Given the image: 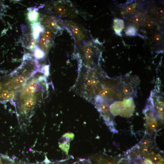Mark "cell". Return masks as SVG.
<instances>
[{"instance_id":"6da1fadb","label":"cell","mask_w":164,"mask_h":164,"mask_svg":"<svg viewBox=\"0 0 164 164\" xmlns=\"http://www.w3.org/2000/svg\"><path fill=\"white\" fill-rule=\"evenodd\" d=\"M78 71L77 78L71 89L92 103L106 74L99 67L91 68L83 66H78Z\"/></svg>"},{"instance_id":"7a4b0ae2","label":"cell","mask_w":164,"mask_h":164,"mask_svg":"<svg viewBox=\"0 0 164 164\" xmlns=\"http://www.w3.org/2000/svg\"><path fill=\"white\" fill-rule=\"evenodd\" d=\"M97 40L88 41L85 40L78 43L74 56L78 62V66L91 68L99 67L100 54L96 43Z\"/></svg>"},{"instance_id":"3957f363","label":"cell","mask_w":164,"mask_h":164,"mask_svg":"<svg viewBox=\"0 0 164 164\" xmlns=\"http://www.w3.org/2000/svg\"><path fill=\"white\" fill-rule=\"evenodd\" d=\"M140 82L139 78L135 75L127 74L119 77V86L122 97H136Z\"/></svg>"},{"instance_id":"277c9868","label":"cell","mask_w":164,"mask_h":164,"mask_svg":"<svg viewBox=\"0 0 164 164\" xmlns=\"http://www.w3.org/2000/svg\"><path fill=\"white\" fill-rule=\"evenodd\" d=\"M109 111L112 116H119L129 118L134 113L135 105L133 97L126 98L109 103Z\"/></svg>"},{"instance_id":"5b68a950","label":"cell","mask_w":164,"mask_h":164,"mask_svg":"<svg viewBox=\"0 0 164 164\" xmlns=\"http://www.w3.org/2000/svg\"><path fill=\"white\" fill-rule=\"evenodd\" d=\"M97 108L103 119L105 124L109 127L113 133L117 132L115 128L114 118L109 110V105L108 100L99 95L94 98L92 103Z\"/></svg>"},{"instance_id":"8992f818","label":"cell","mask_w":164,"mask_h":164,"mask_svg":"<svg viewBox=\"0 0 164 164\" xmlns=\"http://www.w3.org/2000/svg\"><path fill=\"white\" fill-rule=\"evenodd\" d=\"M154 89L152 91L148 99L153 107L157 119L163 120L164 94L161 89L160 81L158 79Z\"/></svg>"},{"instance_id":"52a82bcc","label":"cell","mask_w":164,"mask_h":164,"mask_svg":"<svg viewBox=\"0 0 164 164\" xmlns=\"http://www.w3.org/2000/svg\"><path fill=\"white\" fill-rule=\"evenodd\" d=\"M53 8L58 15L62 17L72 16L76 11L72 4L70 1H61L53 4Z\"/></svg>"},{"instance_id":"ba28073f","label":"cell","mask_w":164,"mask_h":164,"mask_svg":"<svg viewBox=\"0 0 164 164\" xmlns=\"http://www.w3.org/2000/svg\"><path fill=\"white\" fill-rule=\"evenodd\" d=\"M143 112L148 129L151 130H155L157 125V118L154 108L148 100Z\"/></svg>"},{"instance_id":"9c48e42d","label":"cell","mask_w":164,"mask_h":164,"mask_svg":"<svg viewBox=\"0 0 164 164\" xmlns=\"http://www.w3.org/2000/svg\"><path fill=\"white\" fill-rule=\"evenodd\" d=\"M64 24V27L71 33L76 42L78 43L87 37L84 30L71 21H67Z\"/></svg>"},{"instance_id":"30bf717a","label":"cell","mask_w":164,"mask_h":164,"mask_svg":"<svg viewBox=\"0 0 164 164\" xmlns=\"http://www.w3.org/2000/svg\"><path fill=\"white\" fill-rule=\"evenodd\" d=\"M42 23L45 27L54 34L57 33L62 29L59 21L51 16H45L42 20Z\"/></svg>"},{"instance_id":"8fae6325","label":"cell","mask_w":164,"mask_h":164,"mask_svg":"<svg viewBox=\"0 0 164 164\" xmlns=\"http://www.w3.org/2000/svg\"><path fill=\"white\" fill-rule=\"evenodd\" d=\"M74 138V135L72 133H68L64 134L60 139L59 142L61 149L67 154L69 151L70 142Z\"/></svg>"},{"instance_id":"7c38bea8","label":"cell","mask_w":164,"mask_h":164,"mask_svg":"<svg viewBox=\"0 0 164 164\" xmlns=\"http://www.w3.org/2000/svg\"><path fill=\"white\" fill-rule=\"evenodd\" d=\"M20 41L23 47L31 50H34L36 46V40L32 34H25L22 37Z\"/></svg>"},{"instance_id":"4fadbf2b","label":"cell","mask_w":164,"mask_h":164,"mask_svg":"<svg viewBox=\"0 0 164 164\" xmlns=\"http://www.w3.org/2000/svg\"><path fill=\"white\" fill-rule=\"evenodd\" d=\"M53 43V37L42 34L39 42V45L40 48L44 52H48Z\"/></svg>"},{"instance_id":"5bb4252c","label":"cell","mask_w":164,"mask_h":164,"mask_svg":"<svg viewBox=\"0 0 164 164\" xmlns=\"http://www.w3.org/2000/svg\"><path fill=\"white\" fill-rule=\"evenodd\" d=\"M32 35L36 40L39 39L41 34L45 31L44 26L39 22L32 23L31 24Z\"/></svg>"},{"instance_id":"9a60e30c","label":"cell","mask_w":164,"mask_h":164,"mask_svg":"<svg viewBox=\"0 0 164 164\" xmlns=\"http://www.w3.org/2000/svg\"><path fill=\"white\" fill-rule=\"evenodd\" d=\"M124 23L122 19L116 18L113 20V29L116 35L122 37L121 32L124 29Z\"/></svg>"},{"instance_id":"2e32d148","label":"cell","mask_w":164,"mask_h":164,"mask_svg":"<svg viewBox=\"0 0 164 164\" xmlns=\"http://www.w3.org/2000/svg\"><path fill=\"white\" fill-rule=\"evenodd\" d=\"M29 12L27 13V18L30 21L33 23L37 21L39 18V14L37 11L38 9L35 8H30L28 9Z\"/></svg>"},{"instance_id":"e0dca14e","label":"cell","mask_w":164,"mask_h":164,"mask_svg":"<svg viewBox=\"0 0 164 164\" xmlns=\"http://www.w3.org/2000/svg\"><path fill=\"white\" fill-rule=\"evenodd\" d=\"M34 54L36 60L42 59L45 56V53L38 45L34 50Z\"/></svg>"},{"instance_id":"ac0fdd59","label":"cell","mask_w":164,"mask_h":164,"mask_svg":"<svg viewBox=\"0 0 164 164\" xmlns=\"http://www.w3.org/2000/svg\"><path fill=\"white\" fill-rule=\"evenodd\" d=\"M138 30L132 26H128L125 31V33L127 36L133 37L135 36L137 34Z\"/></svg>"},{"instance_id":"d6986e66","label":"cell","mask_w":164,"mask_h":164,"mask_svg":"<svg viewBox=\"0 0 164 164\" xmlns=\"http://www.w3.org/2000/svg\"><path fill=\"white\" fill-rule=\"evenodd\" d=\"M49 65L44 66L41 69H40L39 72L44 74L46 76L48 77L49 75Z\"/></svg>"},{"instance_id":"ffe728a7","label":"cell","mask_w":164,"mask_h":164,"mask_svg":"<svg viewBox=\"0 0 164 164\" xmlns=\"http://www.w3.org/2000/svg\"><path fill=\"white\" fill-rule=\"evenodd\" d=\"M5 6L3 2L0 1V16H1L5 11Z\"/></svg>"},{"instance_id":"44dd1931","label":"cell","mask_w":164,"mask_h":164,"mask_svg":"<svg viewBox=\"0 0 164 164\" xmlns=\"http://www.w3.org/2000/svg\"><path fill=\"white\" fill-rule=\"evenodd\" d=\"M140 18L138 16H135L133 18V22L136 24H138L141 22Z\"/></svg>"},{"instance_id":"7402d4cb","label":"cell","mask_w":164,"mask_h":164,"mask_svg":"<svg viewBox=\"0 0 164 164\" xmlns=\"http://www.w3.org/2000/svg\"><path fill=\"white\" fill-rule=\"evenodd\" d=\"M146 25L149 28H150L153 26L154 23L153 22L151 21H149L147 22Z\"/></svg>"},{"instance_id":"603a6c76","label":"cell","mask_w":164,"mask_h":164,"mask_svg":"<svg viewBox=\"0 0 164 164\" xmlns=\"http://www.w3.org/2000/svg\"><path fill=\"white\" fill-rule=\"evenodd\" d=\"M144 164H153V163L151 160L146 159L144 160Z\"/></svg>"},{"instance_id":"cb8c5ba5","label":"cell","mask_w":164,"mask_h":164,"mask_svg":"<svg viewBox=\"0 0 164 164\" xmlns=\"http://www.w3.org/2000/svg\"><path fill=\"white\" fill-rule=\"evenodd\" d=\"M133 10V8L132 6H129L127 7L126 8V11L128 12H132Z\"/></svg>"},{"instance_id":"d4e9b609","label":"cell","mask_w":164,"mask_h":164,"mask_svg":"<svg viewBox=\"0 0 164 164\" xmlns=\"http://www.w3.org/2000/svg\"><path fill=\"white\" fill-rule=\"evenodd\" d=\"M155 39L156 40H159L161 38V36L159 34H156L154 37Z\"/></svg>"},{"instance_id":"484cf974","label":"cell","mask_w":164,"mask_h":164,"mask_svg":"<svg viewBox=\"0 0 164 164\" xmlns=\"http://www.w3.org/2000/svg\"><path fill=\"white\" fill-rule=\"evenodd\" d=\"M163 10L162 8H160L158 9L157 10V13L159 14H161L163 12Z\"/></svg>"},{"instance_id":"4316f807","label":"cell","mask_w":164,"mask_h":164,"mask_svg":"<svg viewBox=\"0 0 164 164\" xmlns=\"http://www.w3.org/2000/svg\"><path fill=\"white\" fill-rule=\"evenodd\" d=\"M136 3H135L134 4H133V5H132V7H133V8H135V7H136Z\"/></svg>"},{"instance_id":"83f0119b","label":"cell","mask_w":164,"mask_h":164,"mask_svg":"<svg viewBox=\"0 0 164 164\" xmlns=\"http://www.w3.org/2000/svg\"><path fill=\"white\" fill-rule=\"evenodd\" d=\"M8 164H15V163H13V162H12V163H10Z\"/></svg>"}]
</instances>
